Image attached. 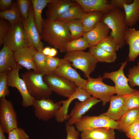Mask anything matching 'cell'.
Segmentation results:
<instances>
[{
    "label": "cell",
    "mask_w": 139,
    "mask_h": 139,
    "mask_svg": "<svg viewBox=\"0 0 139 139\" xmlns=\"http://www.w3.org/2000/svg\"><path fill=\"white\" fill-rule=\"evenodd\" d=\"M133 1V0H111L109 2L114 8L123 9L124 4H129Z\"/></svg>",
    "instance_id": "cell-45"
},
{
    "label": "cell",
    "mask_w": 139,
    "mask_h": 139,
    "mask_svg": "<svg viewBox=\"0 0 139 139\" xmlns=\"http://www.w3.org/2000/svg\"><path fill=\"white\" fill-rule=\"evenodd\" d=\"M64 22L66 24L70 33L71 40L83 37L85 32L81 19H75Z\"/></svg>",
    "instance_id": "cell-32"
},
{
    "label": "cell",
    "mask_w": 139,
    "mask_h": 139,
    "mask_svg": "<svg viewBox=\"0 0 139 139\" xmlns=\"http://www.w3.org/2000/svg\"><path fill=\"white\" fill-rule=\"evenodd\" d=\"M96 46L111 53H116L120 48L119 43L110 35L103 39Z\"/></svg>",
    "instance_id": "cell-34"
},
{
    "label": "cell",
    "mask_w": 139,
    "mask_h": 139,
    "mask_svg": "<svg viewBox=\"0 0 139 139\" xmlns=\"http://www.w3.org/2000/svg\"><path fill=\"white\" fill-rule=\"evenodd\" d=\"M101 101L91 97L83 101L76 102L69 115L70 118L67 123L70 125L75 124L92 107Z\"/></svg>",
    "instance_id": "cell-16"
},
{
    "label": "cell",
    "mask_w": 139,
    "mask_h": 139,
    "mask_svg": "<svg viewBox=\"0 0 139 139\" xmlns=\"http://www.w3.org/2000/svg\"><path fill=\"white\" fill-rule=\"evenodd\" d=\"M51 1V0H31L35 24L40 34L42 32L43 23V19L41 15L42 11Z\"/></svg>",
    "instance_id": "cell-26"
},
{
    "label": "cell",
    "mask_w": 139,
    "mask_h": 139,
    "mask_svg": "<svg viewBox=\"0 0 139 139\" xmlns=\"http://www.w3.org/2000/svg\"><path fill=\"white\" fill-rule=\"evenodd\" d=\"M65 60L64 58L60 59L49 56H46L45 59L46 67L51 73H53L59 65Z\"/></svg>",
    "instance_id": "cell-39"
},
{
    "label": "cell",
    "mask_w": 139,
    "mask_h": 139,
    "mask_svg": "<svg viewBox=\"0 0 139 139\" xmlns=\"http://www.w3.org/2000/svg\"><path fill=\"white\" fill-rule=\"evenodd\" d=\"M13 52L28 47L22 22L11 25L4 40V44Z\"/></svg>",
    "instance_id": "cell-12"
},
{
    "label": "cell",
    "mask_w": 139,
    "mask_h": 139,
    "mask_svg": "<svg viewBox=\"0 0 139 139\" xmlns=\"http://www.w3.org/2000/svg\"><path fill=\"white\" fill-rule=\"evenodd\" d=\"M37 51L33 47H25L14 52L15 60L18 64L27 69H32L37 73L39 72L33 59V56Z\"/></svg>",
    "instance_id": "cell-18"
},
{
    "label": "cell",
    "mask_w": 139,
    "mask_h": 139,
    "mask_svg": "<svg viewBox=\"0 0 139 139\" xmlns=\"http://www.w3.org/2000/svg\"><path fill=\"white\" fill-rule=\"evenodd\" d=\"M128 83L130 87L139 86V61L137 66L129 69L127 75Z\"/></svg>",
    "instance_id": "cell-37"
},
{
    "label": "cell",
    "mask_w": 139,
    "mask_h": 139,
    "mask_svg": "<svg viewBox=\"0 0 139 139\" xmlns=\"http://www.w3.org/2000/svg\"><path fill=\"white\" fill-rule=\"evenodd\" d=\"M130 139H139V131H138Z\"/></svg>",
    "instance_id": "cell-50"
},
{
    "label": "cell",
    "mask_w": 139,
    "mask_h": 139,
    "mask_svg": "<svg viewBox=\"0 0 139 139\" xmlns=\"http://www.w3.org/2000/svg\"><path fill=\"white\" fill-rule=\"evenodd\" d=\"M79 132L97 128L109 127L118 130V123L109 117L102 114L98 116H83L75 124Z\"/></svg>",
    "instance_id": "cell-9"
},
{
    "label": "cell",
    "mask_w": 139,
    "mask_h": 139,
    "mask_svg": "<svg viewBox=\"0 0 139 139\" xmlns=\"http://www.w3.org/2000/svg\"><path fill=\"white\" fill-rule=\"evenodd\" d=\"M124 96L128 110L133 108H139V90Z\"/></svg>",
    "instance_id": "cell-36"
},
{
    "label": "cell",
    "mask_w": 139,
    "mask_h": 139,
    "mask_svg": "<svg viewBox=\"0 0 139 139\" xmlns=\"http://www.w3.org/2000/svg\"><path fill=\"white\" fill-rule=\"evenodd\" d=\"M45 75L33 70L28 71L21 75L29 93L35 99L49 98L52 94L49 87L43 80Z\"/></svg>",
    "instance_id": "cell-3"
},
{
    "label": "cell",
    "mask_w": 139,
    "mask_h": 139,
    "mask_svg": "<svg viewBox=\"0 0 139 139\" xmlns=\"http://www.w3.org/2000/svg\"><path fill=\"white\" fill-rule=\"evenodd\" d=\"M1 126L0 125V139H7Z\"/></svg>",
    "instance_id": "cell-49"
},
{
    "label": "cell",
    "mask_w": 139,
    "mask_h": 139,
    "mask_svg": "<svg viewBox=\"0 0 139 139\" xmlns=\"http://www.w3.org/2000/svg\"><path fill=\"white\" fill-rule=\"evenodd\" d=\"M62 105L61 101L55 103L49 98L35 99L32 106L36 118L47 121L55 117Z\"/></svg>",
    "instance_id": "cell-8"
},
{
    "label": "cell",
    "mask_w": 139,
    "mask_h": 139,
    "mask_svg": "<svg viewBox=\"0 0 139 139\" xmlns=\"http://www.w3.org/2000/svg\"><path fill=\"white\" fill-rule=\"evenodd\" d=\"M139 131V118L136 119L126 128L125 132L128 138H132Z\"/></svg>",
    "instance_id": "cell-43"
},
{
    "label": "cell",
    "mask_w": 139,
    "mask_h": 139,
    "mask_svg": "<svg viewBox=\"0 0 139 139\" xmlns=\"http://www.w3.org/2000/svg\"><path fill=\"white\" fill-rule=\"evenodd\" d=\"M17 115L12 102L5 97L0 98V125L4 133L8 134L18 127Z\"/></svg>",
    "instance_id": "cell-7"
},
{
    "label": "cell",
    "mask_w": 139,
    "mask_h": 139,
    "mask_svg": "<svg viewBox=\"0 0 139 139\" xmlns=\"http://www.w3.org/2000/svg\"><path fill=\"white\" fill-rule=\"evenodd\" d=\"M109 102L110 105L108 110L102 114L117 121L128 111L124 96L113 95Z\"/></svg>",
    "instance_id": "cell-19"
},
{
    "label": "cell",
    "mask_w": 139,
    "mask_h": 139,
    "mask_svg": "<svg viewBox=\"0 0 139 139\" xmlns=\"http://www.w3.org/2000/svg\"><path fill=\"white\" fill-rule=\"evenodd\" d=\"M41 39L62 53L66 52L67 43L71 40V33L66 24L58 20L43 19Z\"/></svg>",
    "instance_id": "cell-1"
},
{
    "label": "cell",
    "mask_w": 139,
    "mask_h": 139,
    "mask_svg": "<svg viewBox=\"0 0 139 139\" xmlns=\"http://www.w3.org/2000/svg\"><path fill=\"white\" fill-rule=\"evenodd\" d=\"M8 139H30L29 135L23 128L17 127L8 134Z\"/></svg>",
    "instance_id": "cell-41"
},
{
    "label": "cell",
    "mask_w": 139,
    "mask_h": 139,
    "mask_svg": "<svg viewBox=\"0 0 139 139\" xmlns=\"http://www.w3.org/2000/svg\"><path fill=\"white\" fill-rule=\"evenodd\" d=\"M89 51L93 55L98 62L111 63L114 62L117 58L116 53L108 52L97 46L89 48Z\"/></svg>",
    "instance_id": "cell-28"
},
{
    "label": "cell",
    "mask_w": 139,
    "mask_h": 139,
    "mask_svg": "<svg viewBox=\"0 0 139 139\" xmlns=\"http://www.w3.org/2000/svg\"><path fill=\"white\" fill-rule=\"evenodd\" d=\"M103 79L100 76L95 78L90 77L88 78L85 89L92 97L102 101V105L105 106L116 93L114 86L105 84Z\"/></svg>",
    "instance_id": "cell-5"
},
{
    "label": "cell",
    "mask_w": 139,
    "mask_h": 139,
    "mask_svg": "<svg viewBox=\"0 0 139 139\" xmlns=\"http://www.w3.org/2000/svg\"><path fill=\"white\" fill-rule=\"evenodd\" d=\"M43 80L52 92L65 97H70L78 87L74 82L53 73L45 75Z\"/></svg>",
    "instance_id": "cell-6"
},
{
    "label": "cell",
    "mask_w": 139,
    "mask_h": 139,
    "mask_svg": "<svg viewBox=\"0 0 139 139\" xmlns=\"http://www.w3.org/2000/svg\"><path fill=\"white\" fill-rule=\"evenodd\" d=\"M0 17L8 21L11 25L22 22V20L16 2L14 1L9 9L0 12Z\"/></svg>",
    "instance_id": "cell-29"
},
{
    "label": "cell",
    "mask_w": 139,
    "mask_h": 139,
    "mask_svg": "<svg viewBox=\"0 0 139 139\" xmlns=\"http://www.w3.org/2000/svg\"><path fill=\"white\" fill-rule=\"evenodd\" d=\"M84 13L81 6L76 2L57 20L65 22L76 19H81Z\"/></svg>",
    "instance_id": "cell-31"
},
{
    "label": "cell",
    "mask_w": 139,
    "mask_h": 139,
    "mask_svg": "<svg viewBox=\"0 0 139 139\" xmlns=\"http://www.w3.org/2000/svg\"><path fill=\"white\" fill-rule=\"evenodd\" d=\"M124 39L125 43L129 46L128 61H134L139 55V30L128 28L125 33Z\"/></svg>",
    "instance_id": "cell-22"
},
{
    "label": "cell",
    "mask_w": 139,
    "mask_h": 139,
    "mask_svg": "<svg viewBox=\"0 0 139 139\" xmlns=\"http://www.w3.org/2000/svg\"><path fill=\"white\" fill-rule=\"evenodd\" d=\"M82 7L84 13L99 11L103 13L110 11L114 8L107 0H74Z\"/></svg>",
    "instance_id": "cell-21"
},
{
    "label": "cell",
    "mask_w": 139,
    "mask_h": 139,
    "mask_svg": "<svg viewBox=\"0 0 139 139\" xmlns=\"http://www.w3.org/2000/svg\"><path fill=\"white\" fill-rule=\"evenodd\" d=\"M71 62L66 60L60 64L53 73L70 81L79 87L85 89L87 82L71 66Z\"/></svg>",
    "instance_id": "cell-14"
},
{
    "label": "cell",
    "mask_w": 139,
    "mask_h": 139,
    "mask_svg": "<svg viewBox=\"0 0 139 139\" xmlns=\"http://www.w3.org/2000/svg\"><path fill=\"white\" fill-rule=\"evenodd\" d=\"M22 67L18 64L15 69L8 74L7 83L8 86L15 88L19 91L22 99V106L27 108L32 106L35 99L30 95L24 81L19 77V71Z\"/></svg>",
    "instance_id": "cell-13"
},
{
    "label": "cell",
    "mask_w": 139,
    "mask_h": 139,
    "mask_svg": "<svg viewBox=\"0 0 139 139\" xmlns=\"http://www.w3.org/2000/svg\"><path fill=\"white\" fill-rule=\"evenodd\" d=\"M114 128L103 127L90 129L81 132L82 139H115Z\"/></svg>",
    "instance_id": "cell-24"
},
{
    "label": "cell",
    "mask_w": 139,
    "mask_h": 139,
    "mask_svg": "<svg viewBox=\"0 0 139 139\" xmlns=\"http://www.w3.org/2000/svg\"><path fill=\"white\" fill-rule=\"evenodd\" d=\"M8 73L0 72V98L5 97L10 94L7 83Z\"/></svg>",
    "instance_id": "cell-38"
},
{
    "label": "cell",
    "mask_w": 139,
    "mask_h": 139,
    "mask_svg": "<svg viewBox=\"0 0 139 139\" xmlns=\"http://www.w3.org/2000/svg\"><path fill=\"white\" fill-rule=\"evenodd\" d=\"M18 66L14 52L4 44L0 51V72L8 74L15 69Z\"/></svg>",
    "instance_id": "cell-23"
},
{
    "label": "cell",
    "mask_w": 139,
    "mask_h": 139,
    "mask_svg": "<svg viewBox=\"0 0 139 139\" xmlns=\"http://www.w3.org/2000/svg\"><path fill=\"white\" fill-rule=\"evenodd\" d=\"M57 51L55 48H51L50 53L49 56L54 57L57 55Z\"/></svg>",
    "instance_id": "cell-48"
},
{
    "label": "cell",
    "mask_w": 139,
    "mask_h": 139,
    "mask_svg": "<svg viewBox=\"0 0 139 139\" xmlns=\"http://www.w3.org/2000/svg\"><path fill=\"white\" fill-rule=\"evenodd\" d=\"M101 21L109 28L111 30L110 35L119 43L120 48L124 47L125 43V34L128 28L124 11L114 8L109 12L104 13Z\"/></svg>",
    "instance_id": "cell-2"
},
{
    "label": "cell",
    "mask_w": 139,
    "mask_h": 139,
    "mask_svg": "<svg viewBox=\"0 0 139 139\" xmlns=\"http://www.w3.org/2000/svg\"><path fill=\"white\" fill-rule=\"evenodd\" d=\"M16 2L22 20L27 19L29 16L31 1L17 0Z\"/></svg>",
    "instance_id": "cell-40"
},
{
    "label": "cell",
    "mask_w": 139,
    "mask_h": 139,
    "mask_svg": "<svg viewBox=\"0 0 139 139\" xmlns=\"http://www.w3.org/2000/svg\"><path fill=\"white\" fill-rule=\"evenodd\" d=\"M138 118H139V108L128 110L117 121L118 130L125 132L127 127Z\"/></svg>",
    "instance_id": "cell-30"
},
{
    "label": "cell",
    "mask_w": 139,
    "mask_h": 139,
    "mask_svg": "<svg viewBox=\"0 0 139 139\" xmlns=\"http://www.w3.org/2000/svg\"><path fill=\"white\" fill-rule=\"evenodd\" d=\"M11 26L9 22L5 20L0 19V46H1L4 44V40Z\"/></svg>",
    "instance_id": "cell-42"
},
{
    "label": "cell",
    "mask_w": 139,
    "mask_h": 139,
    "mask_svg": "<svg viewBox=\"0 0 139 139\" xmlns=\"http://www.w3.org/2000/svg\"><path fill=\"white\" fill-rule=\"evenodd\" d=\"M123 6L126 24L131 27L139 21V0H133L131 4Z\"/></svg>",
    "instance_id": "cell-25"
},
{
    "label": "cell",
    "mask_w": 139,
    "mask_h": 139,
    "mask_svg": "<svg viewBox=\"0 0 139 139\" xmlns=\"http://www.w3.org/2000/svg\"><path fill=\"white\" fill-rule=\"evenodd\" d=\"M64 58L72 62V66L82 71L87 78L90 77L98 62L90 52L83 51L67 53Z\"/></svg>",
    "instance_id": "cell-4"
},
{
    "label": "cell",
    "mask_w": 139,
    "mask_h": 139,
    "mask_svg": "<svg viewBox=\"0 0 139 139\" xmlns=\"http://www.w3.org/2000/svg\"><path fill=\"white\" fill-rule=\"evenodd\" d=\"M110 30L107 25L100 21L91 30L85 32L83 37L91 46H95L109 35Z\"/></svg>",
    "instance_id": "cell-20"
},
{
    "label": "cell",
    "mask_w": 139,
    "mask_h": 139,
    "mask_svg": "<svg viewBox=\"0 0 139 139\" xmlns=\"http://www.w3.org/2000/svg\"><path fill=\"white\" fill-rule=\"evenodd\" d=\"M13 1L12 0H0V9L2 11L9 9L12 5Z\"/></svg>",
    "instance_id": "cell-46"
},
{
    "label": "cell",
    "mask_w": 139,
    "mask_h": 139,
    "mask_svg": "<svg viewBox=\"0 0 139 139\" xmlns=\"http://www.w3.org/2000/svg\"><path fill=\"white\" fill-rule=\"evenodd\" d=\"M91 47L83 37L71 40L67 44L66 49L67 53L83 51Z\"/></svg>",
    "instance_id": "cell-33"
},
{
    "label": "cell",
    "mask_w": 139,
    "mask_h": 139,
    "mask_svg": "<svg viewBox=\"0 0 139 139\" xmlns=\"http://www.w3.org/2000/svg\"><path fill=\"white\" fill-rule=\"evenodd\" d=\"M75 3L74 0H51L47 5L46 13L47 19L49 21L56 20Z\"/></svg>",
    "instance_id": "cell-17"
},
{
    "label": "cell",
    "mask_w": 139,
    "mask_h": 139,
    "mask_svg": "<svg viewBox=\"0 0 139 139\" xmlns=\"http://www.w3.org/2000/svg\"><path fill=\"white\" fill-rule=\"evenodd\" d=\"M51 48L49 47H46L44 48L42 52L46 56H49Z\"/></svg>",
    "instance_id": "cell-47"
},
{
    "label": "cell",
    "mask_w": 139,
    "mask_h": 139,
    "mask_svg": "<svg viewBox=\"0 0 139 139\" xmlns=\"http://www.w3.org/2000/svg\"><path fill=\"white\" fill-rule=\"evenodd\" d=\"M46 56L41 51H37L33 56L34 63L39 73L45 75L52 73L47 68L45 64Z\"/></svg>",
    "instance_id": "cell-35"
},
{
    "label": "cell",
    "mask_w": 139,
    "mask_h": 139,
    "mask_svg": "<svg viewBox=\"0 0 139 139\" xmlns=\"http://www.w3.org/2000/svg\"><path fill=\"white\" fill-rule=\"evenodd\" d=\"M22 23L28 42V47H33L37 51L42 52L44 45L41 41L40 35L36 26L31 2L28 17L27 19L22 20Z\"/></svg>",
    "instance_id": "cell-10"
},
{
    "label": "cell",
    "mask_w": 139,
    "mask_h": 139,
    "mask_svg": "<svg viewBox=\"0 0 139 139\" xmlns=\"http://www.w3.org/2000/svg\"><path fill=\"white\" fill-rule=\"evenodd\" d=\"M65 128L67 133L66 139H79V132L76 129L73 125H70L67 123Z\"/></svg>",
    "instance_id": "cell-44"
},
{
    "label": "cell",
    "mask_w": 139,
    "mask_h": 139,
    "mask_svg": "<svg viewBox=\"0 0 139 139\" xmlns=\"http://www.w3.org/2000/svg\"><path fill=\"white\" fill-rule=\"evenodd\" d=\"M91 96L86 89L78 87L75 92L66 100L61 101L62 106L55 117L56 121L62 123L69 119L70 116L68 114V108L73 100L77 99L80 102L83 101L91 97Z\"/></svg>",
    "instance_id": "cell-15"
},
{
    "label": "cell",
    "mask_w": 139,
    "mask_h": 139,
    "mask_svg": "<svg viewBox=\"0 0 139 139\" xmlns=\"http://www.w3.org/2000/svg\"><path fill=\"white\" fill-rule=\"evenodd\" d=\"M127 59L121 64L118 70L110 73H105L103 76V79H108L114 82L115 93L118 95L131 94L137 91L130 86L128 79L124 74V70L127 64Z\"/></svg>",
    "instance_id": "cell-11"
},
{
    "label": "cell",
    "mask_w": 139,
    "mask_h": 139,
    "mask_svg": "<svg viewBox=\"0 0 139 139\" xmlns=\"http://www.w3.org/2000/svg\"><path fill=\"white\" fill-rule=\"evenodd\" d=\"M103 14L99 11L84 13L81 20L85 32L91 30L97 23L101 21Z\"/></svg>",
    "instance_id": "cell-27"
}]
</instances>
